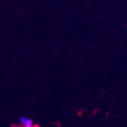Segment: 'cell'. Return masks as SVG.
Masks as SVG:
<instances>
[{
  "label": "cell",
  "instance_id": "obj_1",
  "mask_svg": "<svg viewBox=\"0 0 127 127\" xmlns=\"http://www.w3.org/2000/svg\"><path fill=\"white\" fill-rule=\"evenodd\" d=\"M19 120H20L21 125H23L25 127H32L33 125V121L31 119H28V118L20 117V118H19Z\"/></svg>",
  "mask_w": 127,
  "mask_h": 127
}]
</instances>
